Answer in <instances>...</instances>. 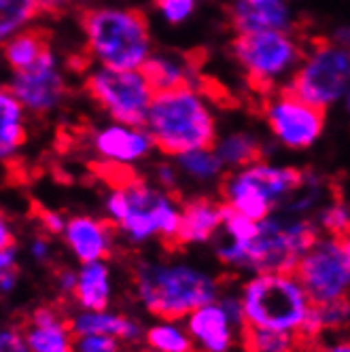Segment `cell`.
I'll use <instances>...</instances> for the list:
<instances>
[{"label":"cell","mask_w":350,"mask_h":352,"mask_svg":"<svg viewBox=\"0 0 350 352\" xmlns=\"http://www.w3.org/2000/svg\"><path fill=\"white\" fill-rule=\"evenodd\" d=\"M132 291L151 316L181 320L223 293L212 272L183 259L140 261L132 272Z\"/></svg>","instance_id":"1"},{"label":"cell","mask_w":350,"mask_h":352,"mask_svg":"<svg viewBox=\"0 0 350 352\" xmlns=\"http://www.w3.org/2000/svg\"><path fill=\"white\" fill-rule=\"evenodd\" d=\"M318 236L316 221L274 212L259 221V232L251 242L240 244L219 234L215 255L225 267L238 272H295Z\"/></svg>","instance_id":"2"},{"label":"cell","mask_w":350,"mask_h":352,"mask_svg":"<svg viewBox=\"0 0 350 352\" xmlns=\"http://www.w3.org/2000/svg\"><path fill=\"white\" fill-rule=\"evenodd\" d=\"M105 212L128 244L142 246L155 238L177 244L183 204L172 191L132 176L111 189L105 199Z\"/></svg>","instance_id":"3"},{"label":"cell","mask_w":350,"mask_h":352,"mask_svg":"<svg viewBox=\"0 0 350 352\" xmlns=\"http://www.w3.org/2000/svg\"><path fill=\"white\" fill-rule=\"evenodd\" d=\"M246 316V329L302 333L312 310V299L295 272L251 274L238 289Z\"/></svg>","instance_id":"4"},{"label":"cell","mask_w":350,"mask_h":352,"mask_svg":"<svg viewBox=\"0 0 350 352\" xmlns=\"http://www.w3.org/2000/svg\"><path fill=\"white\" fill-rule=\"evenodd\" d=\"M146 132L162 153L172 157L217 146L215 119L193 89L157 94L149 109Z\"/></svg>","instance_id":"5"},{"label":"cell","mask_w":350,"mask_h":352,"mask_svg":"<svg viewBox=\"0 0 350 352\" xmlns=\"http://www.w3.org/2000/svg\"><path fill=\"white\" fill-rule=\"evenodd\" d=\"M89 54L113 70H140L151 54L149 21L138 9H87L79 15Z\"/></svg>","instance_id":"6"},{"label":"cell","mask_w":350,"mask_h":352,"mask_svg":"<svg viewBox=\"0 0 350 352\" xmlns=\"http://www.w3.org/2000/svg\"><path fill=\"white\" fill-rule=\"evenodd\" d=\"M304 176L306 172L291 166L257 162L253 166L225 172L221 195L223 202L236 212L253 221H263L302 189Z\"/></svg>","instance_id":"7"},{"label":"cell","mask_w":350,"mask_h":352,"mask_svg":"<svg viewBox=\"0 0 350 352\" xmlns=\"http://www.w3.org/2000/svg\"><path fill=\"white\" fill-rule=\"evenodd\" d=\"M232 56L244 68L248 87L261 100L272 96L278 77L306 60V52L285 30L238 34L232 41Z\"/></svg>","instance_id":"8"},{"label":"cell","mask_w":350,"mask_h":352,"mask_svg":"<svg viewBox=\"0 0 350 352\" xmlns=\"http://www.w3.org/2000/svg\"><path fill=\"white\" fill-rule=\"evenodd\" d=\"M350 87V49L333 38H314L312 52L285 87L314 107L327 109Z\"/></svg>","instance_id":"9"},{"label":"cell","mask_w":350,"mask_h":352,"mask_svg":"<svg viewBox=\"0 0 350 352\" xmlns=\"http://www.w3.org/2000/svg\"><path fill=\"white\" fill-rule=\"evenodd\" d=\"M83 87L94 102L121 125L146 130V117L155 94L142 70L102 68L91 72Z\"/></svg>","instance_id":"10"},{"label":"cell","mask_w":350,"mask_h":352,"mask_svg":"<svg viewBox=\"0 0 350 352\" xmlns=\"http://www.w3.org/2000/svg\"><path fill=\"white\" fill-rule=\"evenodd\" d=\"M295 274L314 306L350 297V255L338 236L320 234L304 253Z\"/></svg>","instance_id":"11"},{"label":"cell","mask_w":350,"mask_h":352,"mask_svg":"<svg viewBox=\"0 0 350 352\" xmlns=\"http://www.w3.org/2000/svg\"><path fill=\"white\" fill-rule=\"evenodd\" d=\"M263 115L272 134L287 148L302 151L312 146L325 125V109L297 98L289 89L263 100Z\"/></svg>","instance_id":"12"},{"label":"cell","mask_w":350,"mask_h":352,"mask_svg":"<svg viewBox=\"0 0 350 352\" xmlns=\"http://www.w3.org/2000/svg\"><path fill=\"white\" fill-rule=\"evenodd\" d=\"M23 109L34 115H45L54 111L66 94V83L56 68L52 54L41 58L34 66L15 72L11 85H7Z\"/></svg>","instance_id":"13"},{"label":"cell","mask_w":350,"mask_h":352,"mask_svg":"<svg viewBox=\"0 0 350 352\" xmlns=\"http://www.w3.org/2000/svg\"><path fill=\"white\" fill-rule=\"evenodd\" d=\"M185 324L197 352H234L244 329L232 320L219 299L193 310Z\"/></svg>","instance_id":"14"},{"label":"cell","mask_w":350,"mask_h":352,"mask_svg":"<svg viewBox=\"0 0 350 352\" xmlns=\"http://www.w3.org/2000/svg\"><path fill=\"white\" fill-rule=\"evenodd\" d=\"M62 238L74 261L79 263L107 261L115 250L117 230L109 219L77 214L68 219L66 232Z\"/></svg>","instance_id":"15"},{"label":"cell","mask_w":350,"mask_h":352,"mask_svg":"<svg viewBox=\"0 0 350 352\" xmlns=\"http://www.w3.org/2000/svg\"><path fill=\"white\" fill-rule=\"evenodd\" d=\"M23 336L32 352H74V336L70 318L54 306H39L30 312Z\"/></svg>","instance_id":"16"},{"label":"cell","mask_w":350,"mask_h":352,"mask_svg":"<svg viewBox=\"0 0 350 352\" xmlns=\"http://www.w3.org/2000/svg\"><path fill=\"white\" fill-rule=\"evenodd\" d=\"M153 146L151 134L144 128H132V125H111L94 134L96 153L117 166H130L144 160Z\"/></svg>","instance_id":"17"},{"label":"cell","mask_w":350,"mask_h":352,"mask_svg":"<svg viewBox=\"0 0 350 352\" xmlns=\"http://www.w3.org/2000/svg\"><path fill=\"white\" fill-rule=\"evenodd\" d=\"M70 327L74 336H113L126 346H136L144 342L146 327L117 310H77L70 316Z\"/></svg>","instance_id":"18"},{"label":"cell","mask_w":350,"mask_h":352,"mask_svg":"<svg viewBox=\"0 0 350 352\" xmlns=\"http://www.w3.org/2000/svg\"><path fill=\"white\" fill-rule=\"evenodd\" d=\"M225 223V202L210 197H193L183 204V219L177 244L195 246L217 240Z\"/></svg>","instance_id":"19"},{"label":"cell","mask_w":350,"mask_h":352,"mask_svg":"<svg viewBox=\"0 0 350 352\" xmlns=\"http://www.w3.org/2000/svg\"><path fill=\"white\" fill-rule=\"evenodd\" d=\"M230 23L238 34L287 30L291 23L287 0H236Z\"/></svg>","instance_id":"20"},{"label":"cell","mask_w":350,"mask_h":352,"mask_svg":"<svg viewBox=\"0 0 350 352\" xmlns=\"http://www.w3.org/2000/svg\"><path fill=\"white\" fill-rule=\"evenodd\" d=\"M79 280L72 301L79 310H107L115 295L113 270L109 261L79 263Z\"/></svg>","instance_id":"21"},{"label":"cell","mask_w":350,"mask_h":352,"mask_svg":"<svg viewBox=\"0 0 350 352\" xmlns=\"http://www.w3.org/2000/svg\"><path fill=\"white\" fill-rule=\"evenodd\" d=\"M195 58H197L195 52L185 54L183 60L157 56V58H149L140 70L155 96L166 94V91H177V89H193L191 77L197 70Z\"/></svg>","instance_id":"22"},{"label":"cell","mask_w":350,"mask_h":352,"mask_svg":"<svg viewBox=\"0 0 350 352\" xmlns=\"http://www.w3.org/2000/svg\"><path fill=\"white\" fill-rule=\"evenodd\" d=\"M350 329V297L327 301V304L312 306L299 340L306 344H316L325 336H342Z\"/></svg>","instance_id":"23"},{"label":"cell","mask_w":350,"mask_h":352,"mask_svg":"<svg viewBox=\"0 0 350 352\" xmlns=\"http://www.w3.org/2000/svg\"><path fill=\"white\" fill-rule=\"evenodd\" d=\"M47 54H52V32L39 26L19 30L5 41V58L13 72H21L34 66Z\"/></svg>","instance_id":"24"},{"label":"cell","mask_w":350,"mask_h":352,"mask_svg":"<svg viewBox=\"0 0 350 352\" xmlns=\"http://www.w3.org/2000/svg\"><path fill=\"white\" fill-rule=\"evenodd\" d=\"M144 344L153 352H193L195 344L189 336L185 320L155 318L146 327Z\"/></svg>","instance_id":"25"},{"label":"cell","mask_w":350,"mask_h":352,"mask_svg":"<svg viewBox=\"0 0 350 352\" xmlns=\"http://www.w3.org/2000/svg\"><path fill=\"white\" fill-rule=\"evenodd\" d=\"M26 142V130L21 123V102L5 85L0 96V155L9 162L15 151Z\"/></svg>","instance_id":"26"},{"label":"cell","mask_w":350,"mask_h":352,"mask_svg":"<svg viewBox=\"0 0 350 352\" xmlns=\"http://www.w3.org/2000/svg\"><path fill=\"white\" fill-rule=\"evenodd\" d=\"M215 151L228 170H240L263 162V144L251 134H232L217 142Z\"/></svg>","instance_id":"27"},{"label":"cell","mask_w":350,"mask_h":352,"mask_svg":"<svg viewBox=\"0 0 350 352\" xmlns=\"http://www.w3.org/2000/svg\"><path fill=\"white\" fill-rule=\"evenodd\" d=\"M177 166L181 174L189 176L195 183H221L225 176L223 162L219 160L215 148H199V151H189L177 157Z\"/></svg>","instance_id":"28"},{"label":"cell","mask_w":350,"mask_h":352,"mask_svg":"<svg viewBox=\"0 0 350 352\" xmlns=\"http://www.w3.org/2000/svg\"><path fill=\"white\" fill-rule=\"evenodd\" d=\"M242 342L246 352H297L302 344L299 336L272 329H246Z\"/></svg>","instance_id":"29"},{"label":"cell","mask_w":350,"mask_h":352,"mask_svg":"<svg viewBox=\"0 0 350 352\" xmlns=\"http://www.w3.org/2000/svg\"><path fill=\"white\" fill-rule=\"evenodd\" d=\"M39 13V0H0V34L7 41Z\"/></svg>","instance_id":"30"},{"label":"cell","mask_w":350,"mask_h":352,"mask_svg":"<svg viewBox=\"0 0 350 352\" xmlns=\"http://www.w3.org/2000/svg\"><path fill=\"white\" fill-rule=\"evenodd\" d=\"M316 225L320 234L344 238L350 234V204L344 199H333L316 212Z\"/></svg>","instance_id":"31"},{"label":"cell","mask_w":350,"mask_h":352,"mask_svg":"<svg viewBox=\"0 0 350 352\" xmlns=\"http://www.w3.org/2000/svg\"><path fill=\"white\" fill-rule=\"evenodd\" d=\"M121 340L113 336H77L74 352H123Z\"/></svg>","instance_id":"32"},{"label":"cell","mask_w":350,"mask_h":352,"mask_svg":"<svg viewBox=\"0 0 350 352\" xmlns=\"http://www.w3.org/2000/svg\"><path fill=\"white\" fill-rule=\"evenodd\" d=\"M155 7L170 23H181L191 15L193 0H155Z\"/></svg>","instance_id":"33"},{"label":"cell","mask_w":350,"mask_h":352,"mask_svg":"<svg viewBox=\"0 0 350 352\" xmlns=\"http://www.w3.org/2000/svg\"><path fill=\"white\" fill-rule=\"evenodd\" d=\"M0 352H32L26 336H23V329L11 324V327H3L0 331Z\"/></svg>","instance_id":"34"},{"label":"cell","mask_w":350,"mask_h":352,"mask_svg":"<svg viewBox=\"0 0 350 352\" xmlns=\"http://www.w3.org/2000/svg\"><path fill=\"white\" fill-rule=\"evenodd\" d=\"M39 221H41L43 232L49 234V236H64L66 225H68V219H64V217H62L60 212H56V210H41Z\"/></svg>","instance_id":"35"},{"label":"cell","mask_w":350,"mask_h":352,"mask_svg":"<svg viewBox=\"0 0 350 352\" xmlns=\"http://www.w3.org/2000/svg\"><path fill=\"white\" fill-rule=\"evenodd\" d=\"M28 255L34 263H49L52 261V255H54V246L49 242V238L45 236H34L30 238L28 242Z\"/></svg>","instance_id":"36"},{"label":"cell","mask_w":350,"mask_h":352,"mask_svg":"<svg viewBox=\"0 0 350 352\" xmlns=\"http://www.w3.org/2000/svg\"><path fill=\"white\" fill-rule=\"evenodd\" d=\"M77 280H79V272L72 267H62L56 274V289L62 297H70L77 291Z\"/></svg>","instance_id":"37"},{"label":"cell","mask_w":350,"mask_h":352,"mask_svg":"<svg viewBox=\"0 0 350 352\" xmlns=\"http://www.w3.org/2000/svg\"><path fill=\"white\" fill-rule=\"evenodd\" d=\"M179 166H172V164H160L155 168V181H157V187L166 189V191H172L177 189L179 185Z\"/></svg>","instance_id":"38"},{"label":"cell","mask_w":350,"mask_h":352,"mask_svg":"<svg viewBox=\"0 0 350 352\" xmlns=\"http://www.w3.org/2000/svg\"><path fill=\"white\" fill-rule=\"evenodd\" d=\"M312 352H350V338L344 333L333 338H322L314 344Z\"/></svg>","instance_id":"39"},{"label":"cell","mask_w":350,"mask_h":352,"mask_svg":"<svg viewBox=\"0 0 350 352\" xmlns=\"http://www.w3.org/2000/svg\"><path fill=\"white\" fill-rule=\"evenodd\" d=\"M19 265V248L15 244L0 246V272H13Z\"/></svg>","instance_id":"40"},{"label":"cell","mask_w":350,"mask_h":352,"mask_svg":"<svg viewBox=\"0 0 350 352\" xmlns=\"http://www.w3.org/2000/svg\"><path fill=\"white\" fill-rule=\"evenodd\" d=\"M72 5H74V0H39L41 13H47V15H52V17L64 15Z\"/></svg>","instance_id":"41"},{"label":"cell","mask_w":350,"mask_h":352,"mask_svg":"<svg viewBox=\"0 0 350 352\" xmlns=\"http://www.w3.org/2000/svg\"><path fill=\"white\" fill-rule=\"evenodd\" d=\"M17 287V270L13 272H0V291H3L5 295L13 293Z\"/></svg>","instance_id":"42"},{"label":"cell","mask_w":350,"mask_h":352,"mask_svg":"<svg viewBox=\"0 0 350 352\" xmlns=\"http://www.w3.org/2000/svg\"><path fill=\"white\" fill-rule=\"evenodd\" d=\"M9 244H15V234L9 221L3 219V223H0V246H9Z\"/></svg>","instance_id":"43"},{"label":"cell","mask_w":350,"mask_h":352,"mask_svg":"<svg viewBox=\"0 0 350 352\" xmlns=\"http://www.w3.org/2000/svg\"><path fill=\"white\" fill-rule=\"evenodd\" d=\"M333 41L342 47H348L350 49V28H340L336 34H333Z\"/></svg>","instance_id":"44"},{"label":"cell","mask_w":350,"mask_h":352,"mask_svg":"<svg viewBox=\"0 0 350 352\" xmlns=\"http://www.w3.org/2000/svg\"><path fill=\"white\" fill-rule=\"evenodd\" d=\"M342 242H344V246H346V250H348V255H350V234H346V236L342 238Z\"/></svg>","instance_id":"45"},{"label":"cell","mask_w":350,"mask_h":352,"mask_svg":"<svg viewBox=\"0 0 350 352\" xmlns=\"http://www.w3.org/2000/svg\"><path fill=\"white\" fill-rule=\"evenodd\" d=\"M348 111H350V96H348Z\"/></svg>","instance_id":"46"},{"label":"cell","mask_w":350,"mask_h":352,"mask_svg":"<svg viewBox=\"0 0 350 352\" xmlns=\"http://www.w3.org/2000/svg\"><path fill=\"white\" fill-rule=\"evenodd\" d=\"M149 352H153V350H149Z\"/></svg>","instance_id":"47"}]
</instances>
